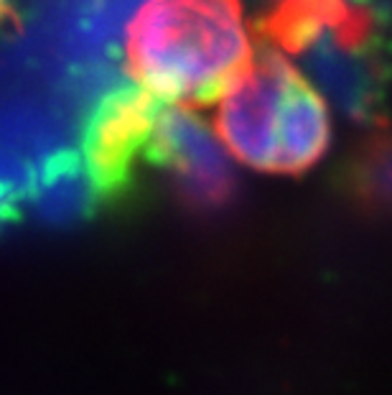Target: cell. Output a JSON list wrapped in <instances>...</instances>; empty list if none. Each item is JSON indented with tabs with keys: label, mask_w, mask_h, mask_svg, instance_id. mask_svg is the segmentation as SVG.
Instances as JSON below:
<instances>
[{
	"label": "cell",
	"mask_w": 392,
	"mask_h": 395,
	"mask_svg": "<svg viewBox=\"0 0 392 395\" xmlns=\"http://www.w3.org/2000/svg\"><path fill=\"white\" fill-rule=\"evenodd\" d=\"M125 54L138 87L184 110L224 99L255 64L240 0H148Z\"/></svg>",
	"instance_id": "6da1fadb"
},
{
	"label": "cell",
	"mask_w": 392,
	"mask_h": 395,
	"mask_svg": "<svg viewBox=\"0 0 392 395\" xmlns=\"http://www.w3.org/2000/svg\"><path fill=\"white\" fill-rule=\"evenodd\" d=\"M217 135L232 158L265 173L298 176L323 158L331 123L323 99L278 51H265L222 99Z\"/></svg>",
	"instance_id": "7a4b0ae2"
},
{
	"label": "cell",
	"mask_w": 392,
	"mask_h": 395,
	"mask_svg": "<svg viewBox=\"0 0 392 395\" xmlns=\"http://www.w3.org/2000/svg\"><path fill=\"white\" fill-rule=\"evenodd\" d=\"M163 102L143 87H117L97 102L84 125L82 153L92 187L117 197L133 176L135 163L151 153Z\"/></svg>",
	"instance_id": "3957f363"
},
{
	"label": "cell",
	"mask_w": 392,
	"mask_h": 395,
	"mask_svg": "<svg viewBox=\"0 0 392 395\" xmlns=\"http://www.w3.org/2000/svg\"><path fill=\"white\" fill-rule=\"evenodd\" d=\"M148 158L176 181L181 197L199 207L222 204L230 197L232 169L209 128L184 108H163Z\"/></svg>",
	"instance_id": "277c9868"
},
{
	"label": "cell",
	"mask_w": 392,
	"mask_h": 395,
	"mask_svg": "<svg viewBox=\"0 0 392 395\" xmlns=\"http://www.w3.org/2000/svg\"><path fill=\"white\" fill-rule=\"evenodd\" d=\"M347 0H278L262 21V31L288 54H303L319 44L321 31H331L347 21Z\"/></svg>",
	"instance_id": "5b68a950"
},
{
	"label": "cell",
	"mask_w": 392,
	"mask_h": 395,
	"mask_svg": "<svg viewBox=\"0 0 392 395\" xmlns=\"http://www.w3.org/2000/svg\"><path fill=\"white\" fill-rule=\"evenodd\" d=\"M13 13H10V8H8V0H0V23L5 19H10Z\"/></svg>",
	"instance_id": "8992f818"
}]
</instances>
